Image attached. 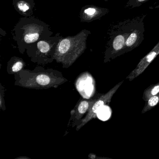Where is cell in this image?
Here are the masks:
<instances>
[{
  "instance_id": "9a60e30c",
  "label": "cell",
  "mask_w": 159,
  "mask_h": 159,
  "mask_svg": "<svg viewBox=\"0 0 159 159\" xmlns=\"http://www.w3.org/2000/svg\"><path fill=\"white\" fill-rule=\"evenodd\" d=\"M149 1V0H129L125 6V8L127 9H132L137 8Z\"/></svg>"
},
{
  "instance_id": "ba28073f",
  "label": "cell",
  "mask_w": 159,
  "mask_h": 159,
  "mask_svg": "<svg viewBox=\"0 0 159 159\" xmlns=\"http://www.w3.org/2000/svg\"><path fill=\"white\" fill-rule=\"evenodd\" d=\"M99 96L86 99L80 98L73 109L70 111V117L67 125V127L71 128L78 126L82 119L87 114L90 108Z\"/></svg>"
},
{
  "instance_id": "277c9868",
  "label": "cell",
  "mask_w": 159,
  "mask_h": 159,
  "mask_svg": "<svg viewBox=\"0 0 159 159\" xmlns=\"http://www.w3.org/2000/svg\"><path fill=\"white\" fill-rule=\"evenodd\" d=\"M138 16L119 21L110 25L107 34L104 62L107 63L121 55L127 38L134 28Z\"/></svg>"
},
{
  "instance_id": "6da1fadb",
  "label": "cell",
  "mask_w": 159,
  "mask_h": 159,
  "mask_svg": "<svg viewBox=\"0 0 159 159\" xmlns=\"http://www.w3.org/2000/svg\"><path fill=\"white\" fill-rule=\"evenodd\" d=\"M15 85L36 90L57 88L68 81L62 72L39 66L34 69L22 70L14 75Z\"/></svg>"
},
{
  "instance_id": "7a4b0ae2",
  "label": "cell",
  "mask_w": 159,
  "mask_h": 159,
  "mask_svg": "<svg viewBox=\"0 0 159 159\" xmlns=\"http://www.w3.org/2000/svg\"><path fill=\"white\" fill-rule=\"evenodd\" d=\"M53 34L49 25L33 16L20 18L12 30V39L23 54L30 45Z\"/></svg>"
},
{
  "instance_id": "30bf717a",
  "label": "cell",
  "mask_w": 159,
  "mask_h": 159,
  "mask_svg": "<svg viewBox=\"0 0 159 159\" xmlns=\"http://www.w3.org/2000/svg\"><path fill=\"white\" fill-rule=\"evenodd\" d=\"M159 54V41L151 51L140 60L135 68L127 76L126 79L131 81L141 75Z\"/></svg>"
},
{
  "instance_id": "ac0fdd59",
  "label": "cell",
  "mask_w": 159,
  "mask_h": 159,
  "mask_svg": "<svg viewBox=\"0 0 159 159\" xmlns=\"http://www.w3.org/2000/svg\"><path fill=\"white\" fill-rule=\"evenodd\" d=\"M104 1L106 2H107L108 1V0H103Z\"/></svg>"
},
{
  "instance_id": "7c38bea8",
  "label": "cell",
  "mask_w": 159,
  "mask_h": 159,
  "mask_svg": "<svg viewBox=\"0 0 159 159\" xmlns=\"http://www.w3.org/2000/svg\"><path fill=\"white\" fill-rule=\"evenodd\" d=\"M26 66L25 62L21 57L13 56L8 61L7 71L10 75H15L16 73L24 69Z\"/></svg>"
},
{
  "instance_id": "4fadbf2b",
  "label": "cell",
  "mask_w": 159,
  "mask_h": 159,
  "mask_svg": "<svg viewBox=\"0 0 159 159\" xmlns=\"http://www.w3.org/2000/svg\"><path fill=\"white\" fill-rule=\"evenodd\" d=\"M159 93V82L157 84L150 85L144 91L143 99L146 101L151 97L156 95Z\"/></svg>"
},
{
  "instance_id": "8992f818",
  "label": "cell",
  "mask_w": 159,
  "mask_h": 159,
  "mask_svg": "<svg viewBox=\"0 0 159 159\" xmlns=\"http://www.w3.org/2000/svg\"><path fill=\"white\" fill-rule=\"evenodd\" d=\"M123 81L115 85L113 88H111L107 93L99 96V97L96 99L94 103L93 104L90 108L89 111L85 117L82 119L78 126H76V130L79 131L85 125L88 123L91 120L96 118L98 112L100 108L105 104L110 103L113 96L117 92L119 87L121 85Z\"/></svg>"
},
{
  "instance_id": "9c48e42d",
  "label": "cell",
  "mask_w": 159,
  "mask_h": 159,
  "mask_svg": "<svg viewBox=\"0 0 159 159\" xmlns=\"http://www.w3.org/2000/svg\"><path fill=\"white\" fill-rule=\"evenodd\" d=\"M109 12V10L107 8H102L94 5H85L81 9L79 17L82 23H90L99 20Z\"/></svg>"
},
{
  "instance_id": "3957f363",
  "label": "cell",
  "mask_w": 159,
  "mask_h": 159,
  "mask_svg": "<svg viewBox=\"0 0 159 159\" xmlns=\"http://www.w3.org/2000/svg\"><path fill=\"white\" fill-rule=\"evenodd\" d=\"M90 30H83L74 36L62 37L59 40L54 55V60L67 69L73 65L87 48Z\"/></svg>"
},
{
  "instance_id": "8fae6325",
  "label": "cell",
  "mask_w": 159,
  "mask_h": 159,
  "mask_svg": "<svg viewBox=\"0 0 159 159\" xmlns=\"http://www.w3.org/2000/svg\"><path fill=\"white\" fill-rule=\"evenodd\" d=\"M12 4L16 11L24 17H30L34 14V0H13Z\"/></svg>"
},
{
  "instance_id": "2e32d148",
  "label": "cell",
  "mask_w": 159,
  "mask_h": 159,
  "mask_svg": "<svg viewBox=\"0 0 159 159\" xmlns=\"http://www.w3.org/2000/svg\"><path fill=\"white\" fill-rule=\"evenodd\" d=\"M6 89L2 83L0 84V109L2 111L6 110L5 102V93Z\"/></svg>"
},
{
  "instance_id": "5b68a950",
  "label": "cell",
  "mask_w": 159,
  "mask_h": 159,
  "mask_svg": "<svg viewBox=\"0 0 159 159\" xmlns=\"http://www.w3.org/2000/svg\"><path fill=\"white\" fill-rule=\"evenodd\" d=\"M62 36L57 33L40 40L27 47L26 53L30 61L39 66H44L52 63L57 45Z\"/></svg>"
},
{
  "instance_id": "5bb4252c",
  "label": "cell",
  "mask_w": 159,
  "mask_h": 159,
  "mask_svg": "<svg viewBox=\"0 0 159 159\" xmlns=\"http://www.w3.org/2000/svg\"><path fill=\"white\" fill-rule=\"evenodd\" d=\"M159 103V93L156 95L153 96L150 98L147 101L142 111V113H144L147 111L151 110Z\"/></svg>"
},
{
  "instance_id": "52a82bcc",
  "label": "cell",
  "mask_w": 159,
  "mask_h": 159,
  "mask_svg": "<svg viewBox=\"0 0 159 159\" xmlns=\"http://www.w3.org/2000/svg\"><path fill=\"white\" fill-rule=\"evenodd\" d=\"M147 14H142L138 16V19L134 28L126 40L121 55L131 52L139 46L144 39L145 25L144 20Z\"/></svg>"
},
{
  "instance_id": "e0dca14e",
  "label": "cell",
  "mask_w": 159,
  "mask_h": 159,
  "mask_svg": "<svg viewBox=\"0 0 159 159\" xmlns=\"http://www.w3.org/2000/svg\"><path fill=\"white\" fill-rule=\"evenodd\" d=\"M24 158H25L26 159H30L29 158H28V157H18V158H16V159H24Z\"/></svg>"
}]
</instances>
